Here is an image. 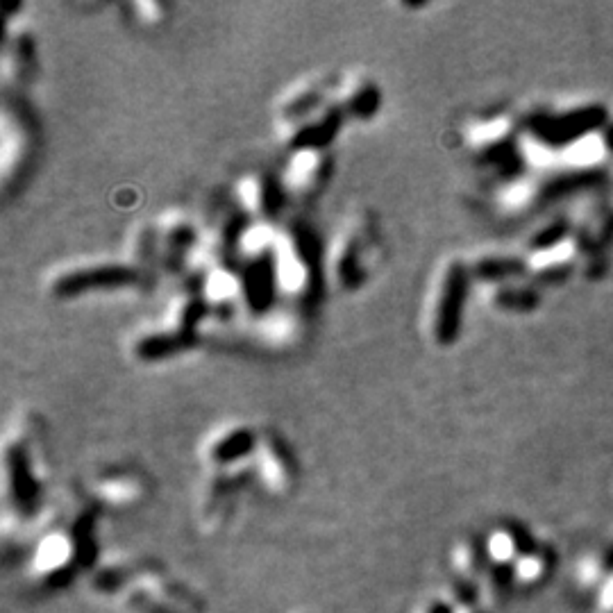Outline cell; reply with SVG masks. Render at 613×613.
<instances>
[{"label": "cell", "mask_w": 613, "mask_h": 613, "mask_svg": "<svg viewBox=\"0 0 613 613\" xmlns=\"http://www.w3.org/2000/svg\"><path fill=\"white\" fill-rule=\"evenodd\" d=\"M91 536L87 529H57L39 541L32 554L30 570L39 582L62 584L91 557Z\"/></svg>", "instance_id": "6da1fadb"}, {"label": "cell", "mask_w": 613, "mask_h": 613, "mask_svg": "<svg viewBox=\"0 0 613 613\" xmlns=\"http://www.w3.org/2000/svg\"><path fill=\"white\" fill-rule=\"evenodd\" d=\"M116 598H119V604L125 613H175L173 609L164 607L162 602L150 598L148 593L137 589V586H128V589H123Z\"/></svg>", "instance_id": "7a4b0ae2"}, {"label": "cell", "mask_w": 613, "mask_h": 613, "mask_svg": "<svg viewBox=\"0 0 613 613\" xmlns=\"http://www.w3.org/2000/svg\"><path fill=\"white\" fill-rule=\"evenodd\" d=\"M262 475L266 484L271 486L273 491H282L289 486V466L284 464L282 455L277 450H264L262 455Z\"/></svg>", "instance_id": "3957f363"}, {"label": "cell", "mask_w": 613, "mask_h": 613, "mask_svg": "<svg viewBox=\"0 0 613 613\" xmlns=\"http://www.w3.org/2000/svg\"><path fill=\"white\" fill-rule=\"evenodd\" d=\"M100 498L105 502H112V505H128V502L139 493V486L132 480H105L98 486Z\"/></svg>", "instance_id": "277c9868"}, {"label": "cell", "mask_w": 613, "mask_h": 613, "mask_svg": "<svg viewBox=\"0 0 613 613\" xmlns=\"http://www.w3.org/2000/svg\"><path fill=\"white\" fill-rule=\"evenodd\" d=\"M248 448L246 434H230V439L216 443L212 448V461L214 464H228V461L241 457Z\"/></svg>", "instance_id": "5b68a950"}, {"label": "cell", "mask_w": 613, "mask_h": 613, "mask_svg": "<svg viewBox=\"0 0 613 613\" xmlns=\"http://www.w3.org/2000/svg\"><path fill=\"white\" fill-rule=\"evenodd\" d=\"M409 613H448V611H445V607L439 600H427V602L416 604V607Z\"/></svg>", "instance_id": "8992f818"}]
</instances>
